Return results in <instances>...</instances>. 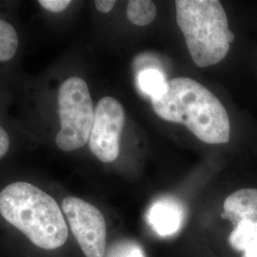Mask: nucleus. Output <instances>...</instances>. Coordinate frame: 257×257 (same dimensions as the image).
I'll return each instance as SVG.
<instances>
[{
    "label": "nucleus",
    "mask_w": 257,
    "mask_h": 257,
    "mask_svg": "<svg viewBox=\"0 0 257 257\" xmlns=\"http://www.w3.org/2000/svg\"><path fill=\"white\" fill-rule=\"evenodd\" d=\"M185 211L182 205L172 198H161L149 209L147 222L161 237H169L176 234L182 228Z\"/></svg>",
    "instance_id": "nucleus-8"
},
{
    "label": "nucleus",
    "mask_w": 257,
    "mask_h": 257,
    "mask_svg": "<svg viewBox=\"0 0 257 257\" xmlns=\"http://www.w3.org/2000/svg\"><path fill=\"white\" fill-rule=\"evenodd\" d=\"M242 257H257V250L251 253H244Z\"/></svg>",
    "instance_id": "nucleus-16"
},
{
    "label": "nucleus",
    "mask_w": 257,
    "mask_h": 257,
    "mask_svg": "<svg viewBox=\"0 0 257 257\" xmlns=\"http://www.w3.org/2000/svg\"><path fill=\"white\" fill-rule=\"evenodd\" d=\"M176 22L193 62L200 68L221 62L235 36L218 0H177Z\"/></svg>",
    "instance_id": "nucleus-3"
},
{
    "label": "nucleus",
    "mask_w": 257,
    "mask_h": 257,
    "mask_svg": "<svg viewBox=\"0 0 257 257\" xmlns=\"http://www.w3.org/2000/svg\"><path fill=\"white\" fill-rule=\"evenodd\" d=\"M0 214L38 248L56 249L68 238L59 205L33 184L18 181L7 185L0 192Z\"/></svg>",
    "instance_id": "nucleus-2"
},
{
    "label": "nucleus",
    "mask_w": 257,
    "mask_h": 257,
    "mask_svg": "<svg viewBox=\"0 0 257 257\" xmlns=\"http://www.w3.org/2000/svg\"><path fill=\"white\" fill-rule=\"evenodd\" d=\"M127 16L133 24L146 26L156 19V5L150 0H132L128 2Z\"/></svg>",
    "instance_id": "nucleus-10"
},
{
    "label": "nucleus",
    "mask_w": 257,
    "mask_h": 257,
    "mask_svg": "<svg viewBox=\"0 0 257 257\" xmlns=\"http://www.w3.org/2000/svg\"><path fill=\"white\" fill-rule=\"evenodd\" d=\"M72 2L70 0H39L38 4L52 13H60L67 9Z\"/></svg>",
    "instance_id": "nucleus-13"
},
{
    "label": "nucleus",
    "mask_w": 257,
    "mask_h": 257,
    "mask_svg": "<svg viewBox=\"0 0 257 257\" xmlns=\"http://www.w3.org/2000/svg\"><path fill=\"white\" fill-rule=\"evenodd\" d=\"M125 124V110L117 99L101 98L95 110L89 147L104 163L114 161L120 153V136Z\"/></svg>",
    "instance_id": "nucleus-6"
},
{
    "label": "nucleus",
    "mask_w": 257,
    "mask_h": 257,
    "mask_svg": "<svg viewBox=\"0 0 257 257\" xmlns=\"http://www.w3.org/2000/svg\"><path fill=\"white\" fill-rule=\"evenodd\" d=\"M19 36L8 21L0 19V62H6L17 54Z\"/></svg>",
    "instance_id": "nucleus-11"
},
{
    "label": "nucleus",
    "mask_w": 257,
    "mask_h": 257,
    "mask_svg": "<svg viewBox=\"0 0 257 257\" xmlns=\"http://www.w3.org/2000/svg\"><path fill=\"white\" fill-rule=\"evenodd\" d=\"M114 0H96L94 1V5L96 9L98 10L101 13H109L111 10L113 9L115 5Z\"/></svg>",
    "instance_id": "nucleus-15"
},
{
    "label": "nucleus",
    "mask_w": 257,
    "mask_h": 257,
    "mask_svg": "<svg viewBox=\"0 0 257 257\" xmlns=\"http://www.w3.org/2000/svg\"><path fill=\"white\" fill-rule=\"evenodd\" d=\"M156 115L172 123L182 124L208 144L230 141L229 114L222 102L206 87L189 77L167 81L166 91L152 98Z\"/></svg>",
    "instance_id": "nucleus-1"
},
{
    "label": "nucleus",
    "mask_w": 257,
    "mask_h": 257,
    "mask_svg": "<svg viewBox=\"0 0 257 257\" xmlns=\"http://www.w3.org/2000/svg\"><path fill=\"white\" fill-rule=\"evenodd\" d=\"M222 217L230 221V245L244 253L257 250V189H241L230 194L224 202Z\"/></svg>",
    "instance_id": "nucleus-7"
},
{
    "label": "nucleus",
    "mask_w": 257,
    "mask_h": 257,
    "mask_svg": "<svg viewBox=\"0 0 257 257\" xmlns=\"http://www.w3.org/2000/svg\"><path fill=\"white\" fill-rule=\"evenodd\" d=\"M10 147V138L5 128L0 126V158L7 154Z\"/></svg>",
    "instance_id": "nucleus-14"
},
{
    "label": "nucleus",
    "mask_w": 257,
    "mask_h": 257,
    "mask_svg": "<svg viewBox=\"0 0 257 257\" xmlns=\"http://www.w3.org/2000/svg\"><path fill=\"white\" fill-rule=\"evenodd\" d=\"M62 211L86 257H104L106 253V221L95 206L74 196L66 197Z\"/></svg>",
    "instance_id": "nucleus-5"
},
{
    "label": "nucleus",
    "mask_w": 257,
    "mask_h": 257,
    "mask_svg": "<svg viewBox=\"0 0 257 257\" xmlns=\"http://www.w3.org/2000/svg\"><path fill=\"white\" fill-rule=\"evenodd\" d=\"M60 130L55 137V144L64 152H72L88 143L94 109L88 84L74 76L60 85L57 95Z\"/></svg>",
    "instance_id": "nucleus-4"
},
{
    "label": "nucleus",
    "mask_w": 257,
    "mask_h": 257,
    "mask_svg": "<svg viewBox=\"0 0 257 257\" xmlns=\"http://www.w3.org/2000/svg\"><path fill=\"white\" fill-rule=\"evenodd\" d=\"M104 257H145L140 245L133 240H122L114 243Z\"/></svg>",
    "instance_id": "nucleus-12"
},
{
    "label": "nucleus",
    "mask_w": 257,
    "mask_h": 257,
    "mask_svg": "<svg viewBox=\"0 0 257 257\" xmlns=\"http://www.w3.org/2000/svg\"><path fill=\"white\" fill-rule=\"evenodd\" d=\"M139 89L151 98H157L166 91L167 81L164 75L156 69H146L138 75Z\"/></svg>",
    "instance_id": "nucleus-9"
}]
</instances>
